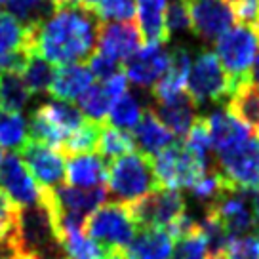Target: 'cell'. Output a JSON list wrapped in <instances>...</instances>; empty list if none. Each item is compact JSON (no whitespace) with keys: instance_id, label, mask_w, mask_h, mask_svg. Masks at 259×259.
I'll return each mask as SVG.
<instances>
[{"instance_id":"1","label":"cell","mask_w":259,"mask_h":259,"mask_svg":"<svg viewBox=\"0 0 259 259\" xmlns=\"http://www.w3.org/2000/svg\"><path fill=\"white\" fill-rule=\"evenodd\" d=\"M99 23L82 6L56 10L36 29V52L54 65L86 63L97 50Z\"/></svg>"},{"instance_id":"2","label":"cell","mask_w":259,"mask_h":259,"mask_svg":"<svg viewBox=\"0 0 259 259\" xmlns=\"http://www.w3.org/2000/svg\"><path fill=\"white\" fill-rule=\"evenodd\" d=\"M16 242L19 253H32L40 259H48L61 250L50 187H40V198L34 204L17 208Z\"/></svg>"},{"instance_id":"3","label":"cell","mask_w":259,"mask_h":259,"mask_svg":"<svg viewBox=\"0 0 259 259\" xmlns=\"http://www.w3.org/2000/svg\"><path fill=\"white\" fill-rule=\"evenodd\" d=\"M107 193L116 202L130 204L143 194L160 189L153 171V158L141 151H132L109 162Z\"/></svg>"},{"instance_id":"4","label":"cell","mask_w":259,"mask_h":259,"mask_svg":"<svg viewBox=\"0 0 259 259\" xmlns=\"http://www.w3.org/2000/svg\"><path fill=\"white\" fill-rule=\"evenodd\" d=\"M215 56L229 74L233 90L251 80V69L259 56V31L246 25L229 29L215 40Z\"/></svg>"},{"instance_id":"5","label":"cell","mask_w":259,"mask_h":259,"mask_svg":"<svg viewBox=\"0 0 259 259\" xmlns=\"http://www.w3.org/2000/svg\"><path fill=\"white\" fill-rule=\"evenodd\" d=\"M82 233L101 244L105 250L128 248L138 233V227L130 215L128 206L120 202H109L97 206L84 219Z\"/></svg>"},{"instance_id":"6","label":"cell","mask_w":259,"mask_h":259,"mask_svg":"<svg viewBox=\"0 0 259 259\" xmlns=\"http://www.w3.org/2000/svg\"><path fill=\"white\" fill-rule=\"evenodd\" d=\"M208 170H211L210 166L187 151L181 141L153 156L154 178L162 189H191Z\"/></svg>"},{"instance_id":"7","label":"cell","mask_w":259,"mask_h":259,"mask_svg":"<svg viewBox=\"0 0 259 259\" xmlns=\"http://www.w3.org/2000/svg\"><path fill=\"white\" fill-rule=\"evenodd\" d=\"M185 90L200 107L206 103H227L229 96L233 94V84L218 56L210 50H204L191 65Z\"/></svg>"},{"instance_id":"8","label":"cell","mask_w":259,"mask_h":259,"mask_svg":"<svg viewBox=\"0 0 259 259\" xmlns=\"http://www.w3.org/2000/svg\"><path fill=\"white\" fill-rule=\"evenodd\" d=\"M138 229H168L185 213V198L178 189H154L141 198L126 204Z\"/></svg>"},{"instance_id":"9","label":"cell","mask_w":259,"mask_h":259,"mask_svg":"<svg viewBox=\"0 0 259 259\" xmlns=\"http://www.w3.org/2000/svg\"><path fill=\"white\" fill-rule=\"evenodd\" d=\"M215 168L236 189H257L259 191V138L251 134L244 143L233 151L218 154Z\"/></svg>"},{"instance_id":"10","label":"cell","mask_w":259,"mask_h":259,"mask_svg":"<svg viewBox=\"0 0 259 259\" xmlns=\"http://www.w3.org/2000/svg\"><path fill=\"white\" fill-rule=\"evenodd\" d=\"M170 52L168 44L147 42L128 61H124L122 71L126 78L139 88H153L170 65Z\"/></svg>"},{"instance_id":"11","label":"cell","mask_w":259,"mask_h":259,"mask_svg":"<svg viewBox=\"0 0 259 259\" xmlns=\"http://www.w3.org/2000/svg\"><path fill=\"white\" fill-rule=\"evenodd\" d=\"M17 153L38 187H56L65 179L67 158L54 147L27 139Z\"/></svg>"},{"instance_id":"12","label":"cell","mask_w":259,"mask_h":259,"mask_svg":"<svg viewBox=\"0 0 259 259\" xmlns=\"http://www.w3.org/2000/svg\"><path fill=\"white\" fill-rule=\"evenodd\" d=\"M187 8L191 29L204 42H215L235 21L227 0H187Z\"/></svg>"},{"instance_id":"13","label":"cell","mask_w":259,"mask_h":259,"mask_svg":"<svg viewBox=\"0 0 259 259\" xmlns=\"http://www.w3.org/2000/svg\"><path fill=\"white\" fill-rule=\"evenodd\" d=\"M0 189L8 194V198L21 206H31L40 198V187L32 179L29 170L25 168L23 160L17 151H10L4 154L0 164Z\"/></svg>"},{"instance_id":"14","label":"cell","mask_w":259,"mask_h":259,"mask_svg":"<svg viewBox=\"0 0 259 259\" xmlns=\"http://www.w3.org/2000/svg\"><path fill=\"white\" fill-rule=\"evenodd\" d=\"M143 36L136 21H101L97 29V52L116 61H128L139 48Z\"/></svg>"},{"instance_id":"15","label":"cell","mask_w":259,"mask_h":259,"mask_svg":"<svg viewBox=\"0 0 259 259\" xmlns=\"http://www.w3.org/2000/svg\"><path fill=\"white\" fill-rule=\"evenodd\" d=\"M208 210H211L218 219L223 223L227 233L236 238L248 233L250 229L255 227L253 213H251L250 202L246 198L244 189H235V191H227L219 198H215L211 204H208Z\"/></svg>"},{"instance_id":"16","label":"cell","mask_w":259,"mask_h":259,"mask_svg":"<svg viewBox=\"0 0 259 259\" xmlns=\"http://www.w3.org/2000/svg\"><path fill=\"white\" fill-rule=\"evenodd\" d=\"M149 109L174 134V138L179 139L185 138L187 132L193 126V122L198 118L196 116L198 105L194 103L193 97L187 94V90H183L181 94L170 97V99H166V101H158L156 105L149 107Z\"/></svg>"},{"instance_id":"17","label":"cell","mask_w":259,"mask_h":259,"mask_svg":"<svg viewBox=\"0 0 259 259\" xmlns=\"http://www.w3.org/2000/svg\"><path fill=\"white\" fill-rule=\"evenodd\" d=\"M206 122H208V132H210L211 149H215L218 154L233 151L253 134L246 124L235 118L227 109L213 111L210 116H206Z\"/></svg>"},{"instance_id":"18","label":"cell","mask_w":259,"mask_h":259,"mask_svg":"<svg viewBox=\"0 0 259 259\" xmlns=\"http://www.w3.org/2000/svg\"><path fill=\"white\" fill-rule=\"evenodd\" d=\"M94 84V74L88 63H69L56 69L48 94L57 101L73 103Z\"/></svg>"},{"instance_id":"19","label":"cell","mask_w":259,"mask_h":259,"mask_svg":"<svg viewBox=\"0 0 259 259\" xmlns=\"http://www.w3.org/2000/svg\"><path fill=\"white\" fill-rule=\"evenodd\" d=\"M109 164L97 153H86L69 156L65 166L67 181L78 189H96L105 187Z\"/></svg>"},{"instance_id":"20","label":"cell","mask_w":259,"mask_h":259,"mask_svg":"<svg viewBox=\"0 0 259 259\" xmlns=\"http://www.w3.org/2000/svg\"><path fill=\"white\" fill-rule=\"evenodd\" d=\"M50 193L56 204V210L59 211H76L88 215L97 206L105 204L107 187H96V189H78L73 185H56L50 187Z\"/></svg>"},{"instance_id":"21","label":"cell","mask_w":259,"mask_h":259,"mask_svg":"<svg viewBox=\"0 0 259 259\" xmlns=\"http://www.w3.org/2000/svg\"><path fill=\"white\" fill-rule=\"evenodd\" d=\"M130 134H132L134 143L138 145L139 151L147 156H151V158L160 151H164L166 147H170L171 143H176L174 134L156 118V114L151 109L143 111L139 122L134 126V130Z\"/></svg>"},{"instance_id":"22","label":"cell","mask_w":259,"mask_h":259,"mask_svg":"<svg viewBox=\"0 0 259 259\" xmlns=\"http://www.w3.org/2000/svg\"><path fill=\"white\" fill-rule=\"evenodd\" d=\"M189 71H191V56H189V52L185 48H181V46H176L170 52V65H168L166 73L162 74V78L151 90L154 101L156 103L166 101V99L181 94L187 86Z\"/></svg>"},{"instance_id":"23","label":"cell","mask_w":259,"mask_h":259,"mask_svg":"<svg viewBox=\"0 0 259 259\" xmlns=\"http://www.w3.org/2000/svg\"><path fill=\"white\" fill-rule=\"evenodd\" d=\"M126 251L132 259H171L174 236L166 229H138Z\"/></svg>"},{"instance_id":"24","label":"cell","mask_w":259,"mask_h":259,"mask_svg":"<svg viewBox=\"0 0 259 259\" xmlns=\"http://www.w3.org/2000/svg\"><path fill=\"white\" fill-rule=\"evenodd\" d=\"M36 29L38 27H23L14 17L0 12V57L12 56L17 52H36Z\"/></svg>"},{"instance_id":"25","label":"cell","mask_w":259,"mask_h":259,"mask_svg":"<svg viewBox=\"0 0 259 259\" xmlns=\"http://www.w3.org/2000/svg\"><path fill=\"white\" fill-rule=\"evenodd\" d=\"M168 0H138L136 16H138L139 32L147 42H162L168 44L170 34L166 31L164 23V12H166Z\"/></svg>"},{"instance_id":"26","label":"cell","mask_w":259,"mask_h":259,"mask_svg":"<svg viewBox=\"0 0 259 259\" xmlns=\"http://www.w3.org/2000/svg\"><path fill=\"white\" fill-rule=\"evenodd\" d=\"M227 111L255 134L259 126V88L255 82L238 84L227 99Z\"/></svg>"},{"instance_id":"27","label":"cell","mask_w":259,"mask_h":259,"mask_svg":"<svg viewBox=\"0 0 259 259\" xmlns=\"http://www.w3.org/2000/svg\"><path fill=\"white\" fill-rule=\"evenodd\" d=\"M96 151L103 160L111 162L122 154L136 151V143H134V138L130 132L114 128L107 120H103L99 124V138H97Z\"/></svg>"},{"instance_id":"28","label":"cell","mask_w":259,"mask_h":259,"mask_svg":"<svg viewBox=\"0 0 259 259\" xmlns=\"http://www.w3.org/2000/svg\"><path fill=\"white\" fill-rule=\"evenodd\" d=\"M54 12L52 0H6V14L23 27H40Z\"/></svg>"},{"instance_id":"29","label":"cell","mask_w":259,"mask_h":259,"mask_svg":"<svg viewBox=\"0 0 259 259\" xmlns=\"http://www.w3.org/2000/svg\"><path fill=\"white\" fill-rule=\"evenodd\" d=\"M31 99L21 73L0 74V111L2 113H21Z\"/></svg>"},{"instance_id":"30","label":"cell","mask_w":259,"mask_h":259,"mask_svg":"<svg viewBox=\"0 0 259 259\" xmlns=\"http://www.w3.org/2000/svg\"><path fill=\"white\" fill-rule=\"evenodd\" d=\"M40 107L46 113V116L52 120V124L63 136V141L86 122V116L82 114L80 109L73 103H69V101H57L56 99L52 103H42Z\"/></svg>"},{"instance_id":"31","label":"cell","mask_w":259,"mask_h":259,"mask_svg":"<svg viewBox=\"0 0 259 259\" xmlns=\"http://www.w3.org/2000/svg\"><path fill=\"white\" fill-rule=\"evenodd\" d=\"M21 73H23L21 78H23L25 86L31 94H44L52 86L56 67H54V63H50L48 59H44L38 52H34L29 56Z\"/></svg>"},{"instance_id":"32","label":"cell","mask_w":259,"mask_h":259,"mask_svg":"<svg viewBox=\"0 0 259 259\" xmlns=\"http://www.w3.org/2000/svg\"><path fill=\"white\" fill-rule=\"evenodd\" d=\"M141 114H143L141 103L130 92H124L118 99H114V103L109 109L107 122L111 126H114V128L124 130V132H132L134 126L141 118Z\"/></svg>"},{"instance_id":"33","label":"cell","mask_w":259,"mask_h":259,"mask_svg":"<svg viewBox=\"0 0 259 259\" xmlns=\"http://www.w3.org/2000/svg\"><path fill=\"white\" fill-rule=\"evenodd\" d=\"M114 103L111 94L107 92L103 82L92 84L80 97H78V109L82 114L94 122H103L109 114V109Z\"/></svg>"},{"instance_id":"34","label":"cell","mask_w":259,"mask_h":259,"mask_svg":"<svg viewBox=\"0 0 259 259\" xmlns=\"http://www.w3.org/2000/svg\"><path fill=\"white\" fill-rule=\"evenodd\" d=\"M99 124L101 122H94L90 120V118H86V122L82 124L80 128L76 130V132H73L61 143L59 153L63 154L65 158L76 156V154L94 153L97 147V138H99Z\"/></svg>"},{"instance_id":"35","label":"cell","mask_w":259,"mask_h":259,"mask_svg":"<svg viewBox=\"0 0 259 259\" xmlns=\"http://www.w3.org/2000/svg\"><path fill=\"white\" fill-rule=\"evenodd\" d=\"M29 139V128L21 113H2L0 111V147L10 151H19Z\"/></svg>"},{"instance_id":"36","label":"cell","mask_w":259,"mask_h":259,"mask_svg":"<svg viewBox=\"0 0 259 259\" xmlns=\"http://www.w3.org/2000/svg\"><path fill=\"white\" fill-rule=\"evenodd\" d=\"M59 244L71 259H103L107 253V250L101 244L88 238L82 231L63 235L59 238Z\"/></svg>"},{"instance_id":"37","label":"cell","mask_w":259,"mask_h":259,"mask_svg":"<svg viewBox=\"0 0 259 259\" xmlns=\"http://www.w3.org/2000/svg\"><path fill=\"white\" fill-rule=\"evenodd\" d=\"M185 141H181L185 145L187 151H191L194 156H198L200 160H204L210 168H215L211 166L213 156H211V139H210V132H208V122L204 116H198L196 120L193 122L191 130L187 132Z\"/></svg>"},{"instance_id":"38","label":"cell","mask_w":259,"mask_h":259,"mask_svg":"<svg viewBox=\"0 0 259 259\" xmlns=\"http://www.w3.org/2000/svg\"><path fill=\"white\" fill-rule=\"evenodd\" d=\"M208 257V244L206 236L202 235L200 227H196L189 235L178 238V244L174 246L171 259H206Z\"/></svg>"},{"instance_id":"39","label":"cell","mask_w":259,"mask_h":259,"mask_svg":"<svg viewBox=\"0 0 259 259\" xmlns=\"http://www.w3.org/2000/svg\"><path fill=\"white\" fill-rule=\"evenodd\" d=\"M99 21H136L134 0H101L94 10Z\"/></svg>"},{"instance_id":"40","label":"cell","mask_w":259,"mask_h":259,"mask_svg":"<svg viewBox=\"0 0 259 259\" xmlns=\"http://www.w3.org/2000/svg\"><path fill=\"white\" fill-rule=\"evenodd\" d=\"M164 23H166L168 34H179L191 29L187 0H168L166 12H164Z\"/></svg>"},{"instance_id":"41","label":"cell","mask_w":259,"mask_h":259,"mask_svg":"<svg viewBox=\"0 0 259 259\" xmlns=\"http://www.w3.org/2000/svg\"><path fill=\"white\" fill-rule=\"evenodd\" d=\"M227 259H259V236L246 235L233 238L225 250Z\"/></svg>"},{"instance_id":"42","label":"cell","mask_w":259,"mask_h":259,"mask_svg":"<svg viewBox=\"0 0 259 259\" xmlns=\"http://www.w3.org/2000/svg\"><path fill=\"white\" fill-rule=\"evenodd\" d=\"M86 63H88L90 71L94 74V78H97L99 82L109 80L111 76H114L116 73L122 71L120 61H116V59L105 56V54H101V52H97V50L92 54V57H90Z\"/></svg>"},{"instance_id":"43","label":"cell","mask_w":259,"mask_h":259,"mask_svg":"<svg viewBox=\"0 0 259 259\" xmlns=\"http://www.w3.org/2000/svg\"><path fill=\"white\" fill-rule=\"evenodd\" d=\"M17 206L0 189V238H16Z\"/></svg>"},{"instance_id":"44","label":"cell","mask_w":259,"mask_h":259,"mask_svg":"<svg viewBox=\"0 0 259 259\" xmlns=\"http://www.w3.org/2000/svg\"><path fill=\"white\" fill-rule=\"evenodd\" d=\"M233 16L240 25L253 27L259 31V0H235L229 4Z\"/></svg>"},{"instance_id":"45","label":"cell","mask_w":259,"mask_h":259,"mask_svg":"<svg viewBox=\"0 0 259 259\" xmlns=\"http://www.w3.org/2000/svg\"><path fill=\"white\" fill-rule=\"evenodd\" d=\"M244 193H246V198H248V202H250L255 227H259V191L257 189H244Z\"/></svg>"},{"instance_id":"46","label":"cell","mask_w":259,"mask_h":259,"mask_svg":"<svg viewBox=\"0 0 259 259\" xmlns=\"http://www.w3.org/2000/svg\"><path fill=\"white\" fill-rule=\"evenodd\" d=\"M103 259H132V257L128 255L126 248H113V250H107Z\"/></svg>"},{"instance_id":"47","label":"cell","mask_w":259,"mask_h":259,"mask_svg":"<svg viewBox=\"0 0 259 259\" xmlns=\"http://www.w3.org/2000/svg\"><path fill=\"white\" fill-rule=\"evenodd\" d=\"M52 2H54L56 10H61V8H74V6H80L82 0H52Z\"/></svg>"},{"instance_id":"48","label":"cell","mask_w":259,"mask_h":259,"mask_svg":"<svg viewBox=\"0 0 259 259\" xmlns=\"http://www.w3.org/2000/svg\"><path fill=\"white\" fill-rule=\"evenodd\" d=\"M99 2H101V0H82L80 6H82V8L90 10V12H94V10L97 8V4H99Z\"/></svg>"},{"instance_id":"49","label":"cell","mask_w":259,"mask_h":259,"mask_svg":"<svg viewBox=\"0 0 259 259\" xmlns=\"http://www.w3.org/2000/svg\"><path fill=\"white\" fill-rule=\"evenodd\" d=\"M251 80L255 82V86L259 88V56H257V59H255L253 69H251Z\"/></svg>"},{"instance_id":"50","label":"cell","mask_w":259,"mask_h":259,"mask_svg":"<svg viewBox=\"0 0 259 259\" xmlns=\"http://www.w3.org/2000/svg\"><path fill=\"white\" fill-rule=\"evenodd\" d=\"M48 259H71V257H69V255H67V253L63 251V248H61V250L57 251V253H54V255H50Z\"/></svg>"},{"instance_id":"51","label":"cell","mask_w":259,"mask_h":259,"mask_svg":"<svg viewBox=\"0 0 259 259\" xmlns=\"http://www.w3.org/2000/svg\"><path fill=\"white\" fill-rule=\"evenodd\" d=\"M16 259H40L38 255H32V253H17Z\"/></svg>"},{"instance_id":"52","label":"cell","mask_w":259,"mask_h":259,"mask_svg":"<svg viewBox=\"0 0 259 259\" xmlns=\"http://www.w3.org/2000/svg\"><path fill=\"white\" fill-rule=\"evenodd\" d=\"M206 259H227L225 253H215V255H208Z\"/></svg>"},{"instance_id":"53","label":"cell","mask_w":259,"mask_h":259,"mask_svg":"<svg viewBox=\"0 0 259 259\" xmlns=\"http://www.w3.org/2000/svg\"><path fill=\"white\" fill-rule=\"evenodd\" d=\"M2 158H4V151H2V147H0V164H2Z\"/></svg>"},{"instance_id":"54","label":"cell","mask_w":259,"mask_h":259,"mask_svg":"<svg viewBox=\"0 0 259 259\" xmlns=\"http://www.w3.org/2000/svg\"><path fill=\"white\" fill-rule=\"evenodd\" d=\"M255 136L259 138V126H257V130H255Z\"/></svg>"},{"instance_id":"55","label":"cell","mask_w":259,"mask_h":259,"mask_svg":"<svg viewBox=\"0 0 259 259\" xmlns=\"http://www.w3.org/2000/svg\"><path fill=\"white\" fill-rule=\"evenodd\" d=\"M2 4H6V0H0V6H2Z\"/></svg>"},{"instance_id":"56","label":"cell","mask_w":259,"mask_h":259,"mask_svg":"<svg viewBox=\"0 0 259 259\" xmlns=\"http://www.w3.org/2000/svg\"><path fill=\"white\" fill-rule=\"evenodd\" d=\"M257 229H259V227H257Z\"/></svg>"}]
</instances>
